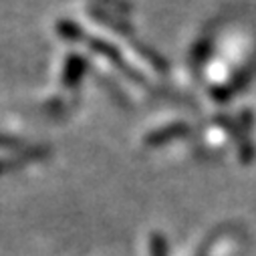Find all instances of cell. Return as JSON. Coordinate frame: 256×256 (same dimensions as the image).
Masks as SVG:
<instances>
[{
    "label": "cell",
    "mask_w": 256,
    "mask_h": 256,
    "mask_svg": "<svg viewBox=\"0 0 256 256\" xmlns=\"http://www.w3.org/2000/svg\"><path fill=\"white\" fill-rule=\"evenodd\" d=\"M87 44L91 46V50H95L97 54H101V56H105V58H109L113 65H117L119 69H123L127 75H130L132 79H136V81H140V83H144V77L138 73V71H134L127 62L123 60V56H121V50H117V46H113L109 40H105V38H97V36H89V40H87Z\"/></svg>",
    "instance_id": "obj_1"
},
{
    "label": "cell",
    "mask_w": 256,
    "mask_h": 256,
    "mask_svg": "<svg viewBox=\"0 0 256 256\" xmlns=\"http://www.w3.org/2000/svg\"><path fill=\"white\" fill-rule=\"evenodd\" d=\"M85 71H87L85 58L81 54H75V52L69 54L67 60H65V69H62V85L69 87V89L77 87L81 77L85 75Z\"/></svg>",
    "instance_id": "obj_2"
},
{
    "label": "cell",
    "mask_w": 256,
    "mask_h": 256,
    "mask_svg": "<svg viewBox=\"0 0 256 256\" xmlns=\"http://www.w3.org/2000/svg\"><path fill=\"white\" fill-rule=\"evenodd\" d=\"M188 130H190V127L186 123H170V125H164V127H160V130H156L154 134H150L148 144H164L168 140L186 136Z\"/></svg>",
    "instance_id": "obj_3"
},
{
    "label": "cell",
    "mask_w": 256,
    "mask_h": 256,
    "mask_svg": "<svg viewBox=\"0 0 256 256\" xmlns=\"http://www.w3.org/2000/svg\"><path fill=\"white\" fill-rule=\"evenodd\" d=\"M91 12L97 16V20L99 22H105V24H109L111 28H115V30H121V32H134V26L127 22L125 18H115L111 12H107L105 8H97V6H93L91 8Z\"/></svg>",
    "instance_id": "obj_4"
},
{
    "label": "cell",
    "mask_w": 256,
    "mask_h": 256,
    "mask_svg": "<svg viewBox=\"0 0 256 256\" xmlns=\"http://www.w3.org/2000/svg\"><path fill=\"white\" fill-rule=\"evenodd\" d=\"M136 48L152 62V65L158 69V71H162V73H166L168 71V60L162 56V54H158V52H154V48H150L148 44H142V42H136Z\"/></svg>",
    "instance_id": "obj_5"
},
{
    "label": "cell",
    "mask_w": 256,
    "mask_h": 256,
    "mask_svg": "<svg viewBox=\"0 0 256 256\" xmlns=\"http://www.w3.org/2000/svg\"><path fill=\"white\" fill-rule=\"evenodd\" d=\"M56 28H58V32H60L62 38H69V40H79L85 34L83 28L77 22H71V20H60L56 24Z\"/></svg>",
    "instance_id": "obj_6"
},
{
    "label": "cell",
    "mask_w": 256,
    "mask_h": 256,
    "mask_svg": "<svg viewBox=\"0 0 256 256\" xmlns=\"http://www.w3.org/2000/svg\"><path fill=\"white\" fill-rule=\"evenodd\" d=\"M103 4H111V6H115V8H119V10H125V12H130V10H134V4L130 2V0H101Z\"/></svg>",
    "instance_id": "obj_7"
},
{
    "label": "cell",
    "mask_w": 256,
    "mask_h": 256,
    "mask_svg": "<svg viewBox=\"0 0 256 256\" xmlns=\"http://www.w3.org/2000/svg\"><path fill=\"white\" fill-rule=\"evenodd\" d=\"M22 142L16 140V138H10V136H0V146H8V148H14V146H20Z\"/></svg>",
    "instance_id": "obj_8"
}]
</instances>
